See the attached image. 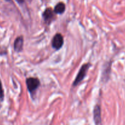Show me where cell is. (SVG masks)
<instances>
[{"instance_id": "6da1fadb", "label": "cell", "mask_w": 125, "mask_h": 125, "mask_svg": "<svg viewBox=\"0 0 125 125\" xmlns=\"http://www.w3.org/2000/svg\"><path fill=\"white\" fill-rule=\"evenodd\" d=\"M89 66H90V64H89V63H85V64L83 65L82 66V67H81V68L80 69L78 74H77V76H76L74 82L73 83L74 87L78 85V84L84 79L85 76L87 75V72H88V69H89Z\"/></svg>"}, {"instance_id": "7a4b0ae2", "label": "cell", "mask_w": 125, "mask_h": 125, "mask_svg": "<svg viewBox=\"0 0 125 125\" xmlns=\"http://www.w3.org/2000/svg\"><path fill=\"white\" fill-rule=\"evenodd\" d=\"M26 85L29 92L33 93L39 87L40 81L38 78H29L26 79Z\"/></svg>"}, {"instance_id": "3957f363", "label": "cell", "mask_w": 125, "mask_h": 125, "mask_svg": "<svg viewBox=\"0 0 125 125\" xmlns=\"http://www.w3.org/2000/svg\"><path fill=\"white\" fill-rule=\"evenodd\" d=\"M64 39L62 35L60 34H56L53 38L52 41H51V45L53 48L58 50H60L62 47Z\"/></svg>"}, {"instance_id": "277c9868", "label": "cell", "mask_w": 125, "mask_h": 125, "mask_svg": "<svg viewBox=\"0 0 125 125\" xmlns=\"http://www.w3.org/2000/svg\"><path fill=\"white\" fill-rule=\"evenodd\" d=\"M44 21L46 23H50L52 21L54 17V11L52 10L51 8H47L45 10L42 14Z\"/></svg>"}, {"instance_id": "5b68a950", "label": "cell", "mask_w": 125, "mask_h": 125, "mask_svg": "<svg viewBox=\"0 0 125 125\" xmlns=\"http://www.w3.org/2000/svg\"><path fill=\"white\" fill-rule=\"evenodd\" d=\"M93 115H94V120L96 125H99L101 122V111H100V107L98 105L94 107Z\"/></svg>"}, {"instance_id": "8992f818", "label": "cell", "mask_w": 125, "mask_h": 125, "mask_svg": "<svg viewBox=\"0 0 125 125\" xmlns=\"http://www.w3.org/2000/svg\"><path fill=\"white\" fill-rule=\"evenodd\" d=\"M23 47V38L22 36L18 37L15 40L13 44V48L16 52H20L22 51Z\"/></svg>"}, {"instance_id": "52a82bcc", "label": "cell", "mask_w": 125, "mask_h": 125, "mask_svg": "<svg viewBox=\"0 0 125 125\" xmlns=\"http://www.w3.org/2000/svg\"><path fill=\"white\" fill-rule=\"evenodd\" d=\"M65 4L63 2H59L56 5L54 9V12L57 14H62L65 11Z\"/></svg>"}, {"instance_id": "ba28073f", "label": "cell", "mask_w": 125, "mask_h": 125, "mask_svg": "<svg viewBox=\"0 0 125 125\" xmlns=\"http://www.w3.org/2000/svg\"><path fill=\"white\" fill-rule=\"evenodd\" d=\"M4 90L3 89H2V84H1V82L0 81V103L2 102V100H3L4 98Z\"/></svg>"}, {"instance_id": "9c48e42d", "label": "cell", "mask_w": 125, "mask_h": 125, "mask_svg": "<svg viewBox=\"0 0 125 125\" xmlns=\"http://www.w3.org/2000/svg\"><path fill=\"white\" fill-rule=\"evenodd\" d=\"M24 1L25 0H16V1L20 4H22L23 3V2H24Z\"/></svg>"}, {"instance_id": "30bf717a", "label": "cell", "mask_w": 125, "mask_h": 125, "mask_svg": "<svg viewBox=\"0 0 125 125\" xmlns=\"http://www.w3.org/2000/svg\"><path fill=\"white\" fill-rule=\"evenodd\" d=\"M5 1H10L11 0H5Z\"/></svg>"}]
</instances>
